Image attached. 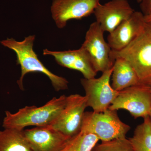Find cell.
<instances>
[{
	"label": "cell",
	"instance_id": "cell-3",
	"mask_svg": "<svg viewBox=\"0 0 151 151\" xmlns=\"http://www.w3.org/2000/svg\"><path fill=\"white\" fill-rule=\"evenodd\" d=\"M111 59L123 58L134 69L140 84L151 89V24L146 23L143 29L127 47L120 51L111 50Z\"/></svg>",
	"mask_w": 151,
	"mask_h": 151
},
{
	"label": "cell",
	"instance_id": "cell-19",
	"mask_svg": "<svg viewBox=\"0 0 151 151\" xmlns=\"http://www.w3.org/2000/svg\"><path fill=\"white\" fill-rule=\"evenodd\" d=\"M137 1L144 15H147L151 12V0H137Z\"/></svg>",
	"mask_w": 151,
	"mask_h": 151
},
{
	"label": "cell",
	"instance_id": "cell-17",
	"mask_svg": "<svg viewBox=\"0 0 151 151\" xmlns=\"http://www.w3.org/2000/svg\"><path fill=\"white\" fill-rule=\"evenodd\" d=\"M99 141L95 135L80 131L70 138L61 151H91Z\"/></svg>",
	"mask_w": 151,
	"mask_h": 151
},
{
	"label": "cell",
	"instance_id": "cell-13",
	"mask_svg": "<svg viewBox=\"0 0 151 151\" xmlns=\"http://www.w3.org/2000/svg\"><path fill=\"white\" fill-rule=\"evenodd\" d=\"M44 55H51L60 66L81 72L84 78H95L97 72L94 67L89 55L81 47L74 50L55 51L43 50Z\"/></svg>",
	"mask_w": 151,
	"mask_h": 151
},
{
	"label": "cell",
	"instance_id": "cell-8",
	"mask_svg": "<svg viewBox=\"0 0 151 151\" xmlns=\"http://www.w3.org/2000/svg\"><path fill=\"white\" fill-rule=\"evenodd\" d=\"M88 107L86 97L79 94L66 97V103L60 116L49 126L70 138L80 132L85 110Z\"/></svg>",
	"mask_w": 151,
	"mask_h": 151
},
{
	"label": "cell",
	"instance_id": "cell-21",
	"mask_svg": "<svg viewBox=\"0 0 151 151\" xmlns=\"http://www.w3.org/2000/svg\"><path fill=\"white\" fill-rule=\"evenodd\" d=\"M150 124H151V114L150 115Z\"/></svg>",
	"mask_w": 151,
	"mask_h": 151
},
{
	"label": "cell",
	"instance_id": "cell-11",
	"mask_svg": "<svg viewBox=\"0 0 151 151\" xmlns=\"http://www.w3.org/2000/svg\"><path fill=\"white\" fill-rule=\"evenodd\" d=\"M23 132L34 151H61L71 138L50 127H36Z\"/></svg>",
	"mask_w": 151,
	"mask_h": 151
},
{
	"label": "cell",
	"instance_id": "cell-6",
	"mask_svg": "<svg viewBox=\"0 0 151 151\" xmlns=\"http://www.w3.org/2000/svg\"><path fill=\"white\" fill-rule=\"evenodd\" d=\"M108 109H124L129 112L135 119L150 116L151 113V89L138 84L120 91Z\"/></svg>",
	"mask_w": 151,
	"mask_h": 151
},
{
	"label": "cell",
	"instance_id": "cell-16",
	"mask_svg": "<svg viewBox=\"0 0 151 151\" xmlns=\"http://www.w3.org/2000/svg\"><path fill=\"white\" fill-rule=\"evenodd\" d=\"M133 151H151V127L150 116L136 127L134 134L129 138Z\"/></svg>",
	"mask_w": 151,
	"mask_h": 151
},
{
	"label": "cell",
	"instance_id": "cell-10",
	"mask_svg": "<svg viewBox=\"0 0 151 151\" xmlns=\"http://www.w3.org/2000/svg\"><path fill=\"white\" fill-rule=\"evenodd\" d=\"M134 12L128 0H111L104 4L100 3L93 14L103 31L110 34Z\"/></svg>",
	"mask_w": 151,
	"mask_h": 151
},
{
	"label": "cell",
	"instance_id": "cell-14",
	"mask_svg": "<svg viewBox=\"0 0 151 151\" xmlns=\"http://www.w3.org/2000/svg\"><path fill=\"white\" fill-rule=\"evenodd\" d=\"M111 76V86L118 92L140 84L134 69L129 63L123 58H117L114 60Z\"/></svg>",
	"mask_w": 151,
	"mask_h": 151
},
{
	"label": "cell",
	"instance_id": "cell-22",
	"mask_svg": "<svg viewBox=\"0 0 151 151\" xmlns=\"http://www.w3.org/2000/svg\"></svg>",
	"mask_w": 151,
	"mask_h": 151
},
{
	"label": "cell",
	"instance_id": "cell-2",
	"mask_svg": "<svg viewBox=\"0 0 151 151\" xmlns=\"http://www.w3.org/2000/svg\"><path fill=\"white\" fill-rule=\"evenodd\" d=\"M35 35H30L22 41H17L13 38H8L0 42L4 46L11 49L17 55V63L20 65L21 75L17 81L19 87L24 90L23 79L25 75L32 72H40L45 74L51 81L55 91L58 92L68 89V81L62 76L52 73L38 58L33 50Z\"/></svg>",
	"mask_w": 151,
	"mask_h": 151
},
{
	"label": "cell",
	"instance_id": "cell-18",
	"mask_svg": "<svg viewBox=\"0 0 151 151\" xmlns=\"http://www.w3.org/2000/svg\"><path fill=\"white\" fill-rule=\"evenodd\" d=\"M91 151H133L129 140L119 138L108 141H101L97 144Z\"/></svg>",
	"mask_w": 151,
	"mask_h": 151
},
{
	"label": "cell",
	"instance_id": "cell-20",
	"mask_svg": "<svg viewBox=\"0 0 151 151\" xmlns=\"http://www.w3.org/2000/svg\"><path fill=\"white\" fill-rule=\"evenodd\" d=\"M145 20L146 23L151 24V12L145 16Z\"/></svg>",
	"mask_w": 151,
	"mask_h": 151
},
{
	"label": "cell",
	"instance_id": "cell-7",
	"mask_svg": "<svg viewBox=\"0 0 151 151\" xmlns=\"http://www.w3.org/2000/svg\"><path fill=\"white\" fill-rule=\"evenodd\" d=\"M104 32L96 21L92 23L86 32L81 48L88 55L96 72H104L113 67L111 49L104 37Z\"/></svg>",
	"mask_w": 151,
	"mask_h": 151
},
{
	"label": "cell",
	"instance_id": "cell-1",
	"mask_svg": "<svg viewBox=\"0 0 151 151\" xmlns=\"http://www.w3.org/2000/svg\"><path fill=\"white\" fill-rule=\"evenodd\" d=\"M66 96L54 97L41 107L26 106L17 113L5 111L3 122L4 129L24 130L29 126L45 127L51 126L60 116L66 103Z\"/></svg>",
	"mask_w": 151,
	"mask_h": 151
},
{
	"label": "cell",
	"instance_id": "cell-23",
	"mask_svg": "<svg viewBox=\"0 0 151 151\" xmlns=\"http://www.w3.org/2000/svg\"></svg>",
	"mask_w": 151,
	"mask_h": 151
},
{
	"label": "cell",
	"instance_id": "cell-15",
	"mask_svg": "<svg viewBox=\"0 0 151 151\" xmlns=\"http://www.w3.org/2000/svg\"><path fill=\"white\" fill-rule=\"evenodd\" d=\"M23 131L14 129L0 131V151H34Z\"/></svg>",
	"mask_w": 151,
	"mask_h": 151
},
{
	"label": "cell",
	"instance_id": "cell-12",
	"mask_svg": "<svg viewBox=\"0 0 151 151\" xmlns=\"http://www.w3.org/2000/svg\"><path fill=\"white\" fill-rule=\"evenodd\" d=\"M145 23L142 13L135 11L108 35L107 40L111 50L120 51L127 47L137 36Z\"/></svg>",
	"mask_w": 151,
	"mask_h": 151
},
{
	"label": "cell",
	"instance_id": "cell-9",
	"mask_svg": "<svg viewBox=\"0 0 151 151\" xmlns=\"http://www.w3.org/2000/svg\"><path fill=\"white\" fill-rule=\"evenodd\" d=\"M100 0H53L52 17L58 28L65 27L71 20L89 17L100 4Z\"/></svg>",
	"mask_w": 151,
	"mask_h": 151
},
{
	"label": "cell",
	"instance_id": "cell-5",
	"mask_svg": "<svg viewBox=\"0 0 151 151\" xmlns=\"http://www.w3.org/2000/svg\"><path fill=\"white\" fill-rule=\"evenodd\" d=\"M113 70V67L103 72L99 78L81 79L87 106L94 112L99 113L108 110L119 94L110 84Z\"/></svg>",
	"mask_w": 151,
	"mask_h": 151
},
{
	"label": "cell",
	"instance_id": "cell-4",
	"mask_svg": "<svg viewBox=\"0 0 151 151\" xmlns=\"http://www.w3.org/2000/svg\"><path fill=\"white\" fill-rule=\"evenodd\" d=\"M131 127L121 121L117 111L85 112L81 132L92 134L99 140L108 141L126 137Z\"/></svg>",
	"mask_w": 151,
	"mask_h": 151
}]
</instances>
